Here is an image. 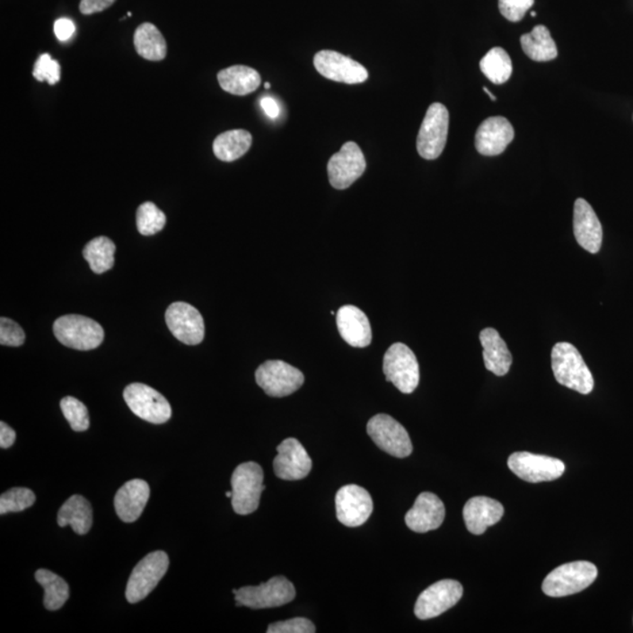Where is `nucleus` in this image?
Listing matches in <instances>:
<instances>
[{"label":"nucleus","mask_w":633,"mask_h":633,"mask_svg":"<svg viewBox=\"0 0 633 633\" xmlns=\"http://www.w3.org/2000/svg\"><path fill=\"white\" fill-rule=\"evenodd\" d=\"M277 456L274 460L276 477L286 481H297L310 474L312 462L304 446L297 439L289 437L277 447Z\"/></svg>","instance_id":"a211bd4d"},{"label":"nucleus","mask_w":633,"mask_h":633,"mask_svg":"<svg viewBox=\"0 0 633 633\" xmlns=\"http://www.w3.org/2000/svg\"><path fill=\"white\" fill-rule=\"evenodd\" d=\"M36 579L45 590V608L49 611H56V610L63 608L70 598V586L67 582L52 571L46 569L37 570Z\"/></svg>","instance_id":"7c9ffc66"},{"label":"nucleus","mask_w":633,"mask_h":633,"mask_svg":"<svg viewBox=\"0 0 633 633\" xmlns=\"http://www.w3.org/2000/svg\"><path fill=\"white\" fill-rule=\"evenodd\" d=\"M264 87H266L267 90H268V88L271 87V84L266 83V84H264Z\"/></svg>","instance_id":"de8ad7c7"},{"label":"nucleus","mask_w":633,"mask_h":633,"mask_svg":"<svg viewBox=\"0 0 633 633\" xmlns=\"http://www.w3.org/2000/svg\"><path fill=\"white\" fill-rule=\"evenodd\" d=\"M514 136L515 133L513 126L506 118H488L478 128L475 147L481 155H500L514 140Z\"/></svg>","instance_id":"6ab92c4d"},{"label":"nucleus","mask_w":633,"mask_h":633,"mask_svg":"<svg viewBox=\"0 0 633 633\" xmlns=\"http://www.w3.org/2000/svg\"><path fill=\"white\" fill-rule=\"evenodd\" d=\"M260 106H262L264 112H266L268 117L270 119L278 118L279 114H281V109H279L278 102L276 101L274 98L264 97L260 100Z\"/></svg>","instance_id":"c03bdc74"},{"label":"nucleus","mask_w":633,"mask_h":633,"mask_svg":"<svg viewBox=\"0 0 633 633\" xmlns=\"http://www.w3.org/2000/svg\"><path fill=\"white\" fill-rule=\"evenodd\" d=\"M268 633H314L316 632V627L312 621L302 619H291L283 621H277V623H272L268 625Z\"/></svg>","instance_id":"58836bf2"},{"label":"nucleus","mask_w":633,"mask_h":633,"mask_svg":"<svg viewBox=\"0 0 633 633\" xmlns=\"http://www.w3.org/2000/svg\"><path fill=\"white\" fill-rule=\"evenodd\" d=\"M366 160L356 142H347L328 163L330 183L338 190L347 189L365 172Z\"/></svg>","instance_id":"4468645a"},{"label":"nucleus","mask_w":633,"mask_h":633,"mask_svg":"<svg viewBox=\"0 0 633 633\" xmlns=\"http://www.w3.org/2000/svg\"><path fill=\"white\" fill-rule=\"evenodd\" d=\"M551 368L559 385L585 395L593 392V374L574 345L558 343L552 347Z\"/></svg>","instance_id":"f257e3e1"},{"label":"nucleus","mask_w":633,"mask_h":633,"mask_svg":"<svg viewBox=\"0 0 633 633\" xmlns=\"http://www.w3.org/2000/svg\"><path fill=\"white\" fill-rule=\"evenodd\" d=\"M217 79L222 90L240 97L252 93L260 84L259 73L242 65L218 72Z\"/></svg>","instance_id":"bb28decb"},{"label":"nucleus","mask_w":633,"mask_h":633,"mask_svg":"<svg viewBox=\"0 0 633 633\" xmlns=\"http://www.w3.org/2000/svg\"><path fill=\"white\" fill-rule=\"evenodd\" d=\"M262 467L256 462L240 464L232 477L233 512L249 515L259 509L260 495L266 489Z\"/></svg>","instance_id":"20e7f679"},{"label":"nucleus","mask_w":633,"mask_h":633,"mask_svg":"<svg viewBox=\"0 0 633 633\" xmlns=\"http://www.w3.org/2000/svg\"><path fill=\"white\" fill-rule=\"evenodd\" d=\"M252 144L251 134L244 129L228 130L214 141V154L224 163H233L247 154Z\"/></svg>","instance_id":"cd10ccee"},{"label":"nucleus","mask_w":633,"mask_h":633,"mask_svg":"<svg viewBox=\"0 0 633 633\" xmlns=\"http://www.w3.org/2000/svg\"><path fill=\"white\" fill-rule=\"evenodd\" d=\"M65 419L68 421L73 431L84 432L90 428V416L88 409L82 401L76 398L66 397L60 401Z\"/></svg>","instance_id":"c9c22d12"},{"label":"nucleus","mask_w":633,"mask_h":633,"mask_svg":"<svg viewBox=\"0 0 633 633\" xmlns=\"http://www.w3.org/2000/svg\"><path fill=\"white\" fill-rule=\"evenodd\" d=\"M166 321L172 335L183 344L198 345L205 339L202 314L188 303H172L167 309Z\"/></svg>","instance_id":"f3484780"},{"label":"nucleus","mask_w":633,"mask_h":633,"mask_svg":"<svg viewBox=\"0 0 633 633\" xmlns=\"http://www.w3.org/2000/svg\"><path fill=\"white\" fill-rule=\"evenodd\" d=\"M53 331L61 344L79 351L94 350L101 345L105 337L101 325L80 314L57 318Z\"/></svg>","instance_id":"7ed1b4c3"},{"label":"nucleus","mask_w":633,"mask_h":633,"mask_svg":"<svg viewBox=\"0 0 633 633\" xmlns=\"http://www.w3.org/2000/svg\"><path fill=\"white\" fill-rule=\"evenodd\" d=\"M115 244L109 237H97L88 242L83 255L94 274H103L114 266Z\"/></svg>","instance_id":"2f4dec72"},{"label":"nucleus","mask_w":633,"mask_h":633,"mask_svg":"<svg viewBox=\"0 0 633 633\" xmlns=\"http://www.w3.org/2000/svg\"><path fill=\"white\" fill-rule=\"evenodd\" d=\"M535 0H498V9L509 22H517L524 18Z\"/></svg>","instance_id":"ea45409f"},{"label":"nucleus","mask_w":633,"mask_h":633,"mask_svg":"<svg viewBox=\"0 0 633 633\" xmlns=\"http://www.w3.org/2000/svg\"><path fill=\"white\" fill-rule=\"evenodd\" d=\"M521 46L525 55L539 63L554 60L558 55V46L544 25L536 26L531 33L523 34Z\"/></svg>","instance_id":"c756f323"},{"label":"nucleus","mask_w":633,"mask_h":633,"mask_svg":"<svg viewBox=\"0 0 633 633\" xmlns=\"http://www.w3.org/2000/svg\"><path fill=\"white\" fill-rule=\"evenodd\" d=\"M137 55L149 61H161L167 57V42L160 30L151 22H144L134 33Z\"/></svg>","instance_id":"c85d7f7f"},{"label":"nucleus","mask_w":633,"mask_h":633,"mask_svg":"<svg viewBox=\"0 0 633 633\" xmlns=\"http://www.w3.org/2000/svg\"><path fill=\"white\" fill-rule=\"evenodd\" d=\"M36 502V495L29 488H15L7 490L0 497V514L19 513L30 508Z\"/></svg>","instance_id":"f704fd0d"},{"label":"nucleus","mask_w":633,"mask_h":633,"mask_svg":"<svg viewBox=\"0 0 633 633\" xmlns=\"http://www.w3.org/2000/svg\"><path fill=\"white\" fill-rule=\"evenodd\" d=\"M15 441V432L5 422H0V447L3 450L13 447Z\"/></svg>","instance_id":"37998d69"},{"label":"nucleus","mask_w":633,"mask_h":633,"mask_svg":"<svg viewBox=\"0 0 633 633\" xmlns=\"http://www.w3.org/2000/svg\"><path fill=\"white\" fill-rule=\"evenodd\" d=\"M237 606H248L251 609L278 608L293 602L295 589L289 579L276 576L259 586H244L233 589Z\"/></svg>","instance_id":"423d86ee"},{"label":"nucleus","mask_w":633,"mask_h":633,"mask_svg":"<svg viewBox=\"0 0 633 633\" xmlns=\"http://www.w3.org/2000/svg\"><path fill=\"white\" fill-rule=\"evenodd\" d=\"M367 433L380 450L394 458H408L413 452L412 441L404 426L387 414H377L367 424Z\"/></svg>","instance_id":"9b49d317"},{"label":"nucleus","mask_w":633,"mask_h":633,"mask_svg":"<svg viewBox=\"0 0 633 633\" xmlns=\"http://www.w3.org/2000/svg\"><path fill=\"white\" fill-rule=\"evenodd\" d=\"M462 594L463 588L458 581L443 579L420 594L414 606V613L421 620L435 619L458 604Z\"/></svg>","instance_id":"ddd939ff"},{"label":"nucleus","mask_w":633,"mask_h":633,"mask_svg":"<svg viewBox=\"0 0 633 633\" xmlns=\"http://www.w3.org/2000/svg\"><path fill=\"white\" fill-rule=\"evenodd\" d=\"M168 567L169 558L164 551H153L142 558L134 567L127 583V601L136 604L145 600L164 577Z\"/></svg>","instance_id":"0eeeda50"},{"label":"nucleus","mask_w":633,"mask_h":633,"mask_svg":"<svg viewBox=\"0 0 633 633\" xmlns=\"http://www.w3.org/2000/svg\"><path fill=\"white\" fill-rule=\"evenodd\" d=\"M225 495H226V497L232 498L233 497V490H232V492H226Z\"/></svg>","instance_id":"49530a36"},{"label":"nucleus","mask_w":633,"mask_h":633,"mask_svg":"<svg viewBox=\"0 0 633 633\" xmlns=\"http://www.w3.org/2000/svg\"><path fill=\"white\" fill-rule=\"evenodd\" d=\"M479 341L487 370L497 377H504L512 367L513 356L500 333L493 328H487L479 332Z\"/></svg>","instance_id":"393cba45"},{"label":"nucleus","mask_w":633,"mask_h":633,"mask_svg":"<svg viewBox=\"0 0 633 633\" xmlns=\"http://www.w3.org/2000/svg\"><path fill=\"white\" fill-rule=\"evenodd\" d=\"M574 233L577 243L586 251L597 253L601 251L603 229L593 207L583 198L575 202Z\"/></svg>","instance_id":"412c9836"},{"label":"nucleus","mask_w":633,"mask_h":633,"mask_svg":"<svg viewBox=\"0 0 633 633\" xmlns=\"http://www.w3.org/2000/svg\"><path fill=\"white\" fill-rule=\"evenodd\" d=\"M336 510L340 523L351 528L360 527L370 519L374 512V501L363 487L347 485L338 490Z\"/></svg>","instance_id":"2eb2a0df"},{"label":"nucleus","mask_w":633,"mask_h":633,"mask_svg":"<svg viewBox=\"0 0 633 633\" xmlns=\"http://www.w3.org/2000/svg\"><path fill=\"white\" fill-rule=\"evenodd\" d=\"M33 76L38 82H48L49 84L59 83L61 76L60 64L52 59L51 56L45 53L37 60L33 68Z\"/></svg>","instance_id":"e433bc0d"},{"label":"nucleus","mask_w":633,"mask_h":633,"mask_svg":"<svg viewBox=\"0 0 633 633\" xmlns=\"http://www.w3.org/2000/svg\"><path fill=\"white\" fill-rule=\"evenodd\" d=\"M508 467L517 477L532 483L554 481L561 478L566 470V464L561 460L528 452L510 455Z\"/></svg>","instance_id":"f8f14e48"},{"label":"nucleus","mask_w":633,"mask_h":633,"mask_svg":"<svg viewBox=\"0 0 633 633\" xmlns=\"http://www.w3.org/2000/svg\"><path fill=\"white\" fill-rule=\"evenodd\" d=\"M151 497V488L144 479H134L118 490L114 498L115 512L121 521L132 523L139 520Z\"/></svg>","instance_id":"4be33fe9"},{"label":"nucleus","mask_w":633,"mask_h":633,"mask_svg":"<svg viewBox=\"0 0 633 633\" xmlns=\"http://www.w3.org/2000/svg\"><path fill=\"white\" fill-rule=\"evenodd\" d=\"M594 564L577 561L563 564L544 578L542 590L547 596L566 597L589 588L597 578Z\"/></svg>","instance_id":"f03ea898"},{"label":"nucleus","mask_w":633,"mask_h":633,"mask_svg":"<svg viewBox=\"0 0 633 633\" xmlns=\"http://www.w3.org/2000/svg\"><path fill=\"white\" fill-rule=\"evenodd\" d=\"M450 127V113L443 103L428 107L418 134L417 149L426 160H435L443 154Z\"/></svg>","instance_id":"6e6552de"},{"label":"nucleus","mask_w":633,"mask_h":633,"mask_svg":"<svg viewBox=\"0 0 633 633\" xmlns=\"http://www.w3.org/2000/svg\"><path fill=\"white\" fill-rule=\"evenodd\" d=\"M115 0H82L79 10L84 15L102 13L112 6Z\"/></svg>","instance_id":"a19ab883"},{"label":"nucleus","mask_w":633,"mask_h":633,"mask_svg":"<svg viewBox=\"0 0 633 633\" xmlns=\"http://www.w3.org/2000/svg\"><path fill=\"white\" fill-rule=\"evenodd\" d=\"M504 514L500 502L486 497H471L463 506L464 523L468 532L474 535H482L487 528L497 524Z\"/></svg>","instance_id":"b1692460"},{"label":"nucleus","mask_w":633,"mask_h":633,"mask_svg":"<svg viewBox=\"0 0 633 633\" xmlns=\"http://www.w3.org/2000/svg\"><path fill=\"white\" fill-rule=\"evenodd\" d=\"M167 217L153 202H145L136 211V225L141 235L152 236L166 225Z\"/></svg>","instance_id":"72a5a7b5"},{"label":"nucleus","mask_w":633,"mask_h":633,"mask_svg":"<svg viewBox=\"0 0 633 633\" xmlns=\"http://www.w3.org/2000/svg\"><path fill=\"white\" fill-rule=\"evenodd\" d=\"M75 32V25L70 19L61 18L55 22V33L60 41L70 40Z\"/></svg>","instance_id":"79ce46f5"},{"label":"nucleus","mask_w":633,"mask_h":633,"mask_svg":"<svg viewBox=\"0 0 633 633\" xmlns=\"http://www.w3.org/2000/svg\"><path fill=\"white\" fill-rule=\"evenodd\" d=\"M446 516L444 502L433 493H421L417 497L416 504L405 516L406 524L410 531L428 532L435 531L444 523Z\"/></svg>","instance_id":"aec40b11"},{"label":"nucleus","mask_w":633,"mask_h":633,"mask_svg":"<svg viewBox=\"0 0 633 633\" xmlns=\"http://www.w3.org/2000/svg\"><path fill=\"white\" fill-rule=\"evenodd\" d=\"M337 328L341 338L353 347H367L372 341L370 321L355 305L341 306L337 312Z\"/></svg>","instance_id":"5701e85b"},{"label":"nucleus","mask_w":633,"mask_h":633,"mask_svg":"<svg viewBox=\"0 0 633 633\" xmlns=\"http://www.w3.org/2000/svg\"><path fill=\"white\" fill-rule=\"evenodd\" d=\"M256 382L268 397H287L304 383V374L282 360H268L256 371Z\"/></svg>","instance_id":"1a4fd4ad"},{"label":"nucleus","mask_w":633,"mask_h":633,"mask_svg":"<svg viewBox=\"0 0 633 633\" xmlns=\"http://www.w3.org/2000/svg\"><path fill=\"white\" fill-rule=\"evenodd\" d=\"M127 406L136 417L151 424H164L171 417V408L166 398L151 386L134 382L124 392Z\"/></svg>","instance_id":"9d476101"},{"label":"nucleus","mask_w":633,"mask_h":633,"mask_svg":"<svg viewBox=\"0 0 633 633\" xmlns=\"http://www.w3.org/2000/svg\"><path fill=\"white\" fill-rule=\"evenodd\" d=\"M313 65L320 75L332 82L355 84L365 83L368 79V72L363 65L339 52L329 49L318 52Z\"/></svg>","instance_id":"dca6fc26"},{"label":"nucleus","mask_w":633,"mask_h":633,"mask_svg":"<svg viewBox=\"0 0 633 633\" xmlns=\"http://www.w3.org/2000/svg\"><path fill=\"white\" fill-rule=\"evenodd\" d=\"M57 524L61 528L71 525L78 535H86L93 524V510L82 495H73L59 509Z\"/></svg>","instance_id":"a878e982"},{"label":"nucleus","mask_w":633,"mask_h":633,"mask_svg":"<svg viewBox=\"0 0 633 633\" xmlns=\"http://www.w3.org/2000/svg\"><path fill=\"white\" fill-rule=\"evenodd\" d=\"M483 91H485V93L489 95L490 99H492V101H495V100H497V98H495L494 95L490 93L488 88L483 87Z\"/></svg>","instance_id":"a18cd8bd"},{"label":"nucleus","mask_w":633,"mask_h":633,"mask_svg":"<svg viewBox=\"0 0 633 633\" xmlns=\"http://www.w3.org/2000/svg\"><path fill=\"white\" fill-rule=\"evenodd\" d=\"M479 68L490 82L502 84L512 76V59L504 48H494L479 61Z\"/></svg>","instance_id":"473e14b6"},{"label":"nucleus","mask_w":633,"mask_h":633,"mask_svg":"<svg viewBox=\"0 0 633 633\" xmlns=\"http://www.w3.org/2000/svg\"><path fill=\"white\" fill-rule=\"evenodd\" d=\"M25 332L24 330L15 323L14 321L9 318L3 317L0 320V344L3 347H18L24 344Z\"/></svg>","instance_id":"4c0bfd02"},{"label":"nucleus","mask_w":633,"mask_h":633,"mask_svg":"<svg viewBox=\"0 0 633 633\" xmlns=\"http://www.w3.org/2000/svg\"><path fill=\"white\" fill-rule=\"evenodd\" d=\"M382 370L387 382H392L402 393H413L419 385V363L408 345H391L383 356Z\"/></svg>","instance_id":"39448f33"},{"label":"nucleus","mask_w":633,"mask_h":633,"mask_svg":"<svg viewBox=\"0 0 633 633\" xmlns=\"http://www.w3.org/2000/svg\"><path fill=\"white\" fill-rule=\"evenodd\" d=\"M127 17H132V13H127Z\"/></svg>","instance_id":"09e8293b"}]
</instances>
